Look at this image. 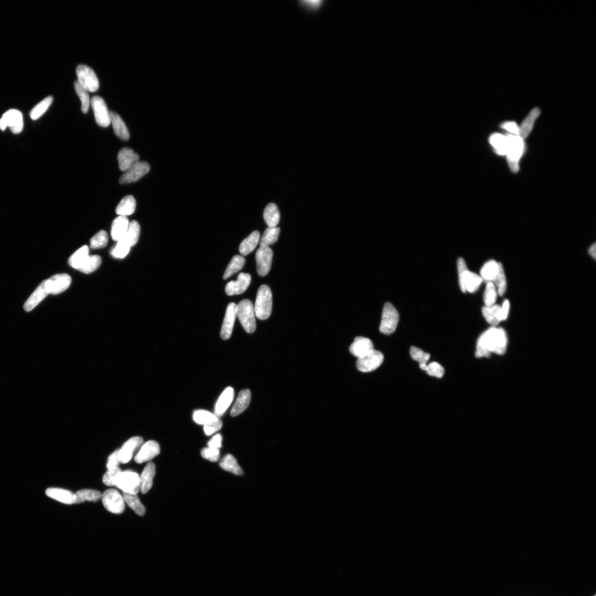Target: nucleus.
I'll use <instances>...</instances> for the list:
<instances>
[{
	"label": "nucleus",
	"instance_id": "nucleus-1",
	"mask_svg": "<svg viewBox=\"0 0 596 596\" xmlns=\"http://www.w3.org/2000/svg\"><path fill=\"white\" fill-rule=\"evenodd\" d=\"M508 338L502 328L492 326L481 334L476 344L477 358L488 357L491 354L503 355L506 353Z\"/></svg>",
	"mask_w": 596,
	"mask_h": 596
},
{
	"label": "nucleus",
	"instance_id": "nucleus-2",
	"mask_svg": "<svg viewBox=\"0 0 596 596\" xmlns=\"http://www.w3.org/2000/svg\"><path fill=\"white\" fill-rule=\"evenodd\" d=\"M457 269L460 288L463 293H473L478 290L483 282L480 276L469 271L465 260L460 258L457 260Z\"/></svg>",
	"mask_w": 596,
	"mask_h": 596
},
{
	"label": "nucleus",
	"instance_id": "nucleus-3",
	"mask_svg": "<svg viewBox=\"0 0 596 596\" xmlns=\"http://www.w3.org/2000/svg\"><path fill=\"white\" fill-rule=\"evenodd\" d=\"M255 315L259 319H268L272 310V293L270 288L266 285L261 286L258 290L254 307Z\"/></svg>",
	"mask_w": 596,
	"mask_h": 596
},
{
	"label": "nucleus",
	"instance_id": "nucleus-4",
	"mask_svg": "<svg viewBox=\"0 0 596 596\" xmlns=\"http://www.w3.org/2000/svg\"><path fill=\"white\" fill-rule=\"evenodd\" d=\"M236 316L247 333H252L256 330L254 306L250 300L244 299L237 305Z\"/></svg>",
	"mask_w": 596,
	"mask_h": 596
},
{
	"label": "nucleus",
	"instance_id": "nucleus-5",
	"mask_svg": "<svg viewBox=\"0 0 596 596\" xmlns=\"http://www.w3.org/2000/svg\"><path fill=\"white\" fill-rule=\"evenodd\" d=\"M507 141L508 160L510 169L514 173L519 170V161L524 151L523 140L518 135L508 134L506 137Z\"/></svg>",
	"mask_w": 596,
	"mask_h": 596
},
{
	"label": "nucleus",
	"instance_id": "nucleus-6",
	"mask_svg": "<svg viewBox=\"0 0 596 596\" xmlns=\"http://www.w3.org/2000/svg\"><path fill=\"white\" fill-rule=\"evenodd\" d=\"M115 486L124 492L137 494L140 491V476L132 470L124 471L117 476Z\"/></svg>",
	"mask_w": 596,
	"mask_h": 596
},
{
	"label": "nucleus",
	"instance_id": "nucleus-7",
	"mask_svg": "<svg viewBox=\"0 0 596 596\" xmlns=\"http://www.w3.org/2000/svg\"><path fill=\"white\" fill-rule=\"evenodd\" d=\"M399 321V314L393 305L389 302L384 306L381 323L379 330L380 332L391 334L395 332Z\"/></svg>",
	"mask_w": 596,
	"mask_h": 596
},
{
	"label": "nucleus",
	"instance_id": "nucleus-8",
	"mask_svg": "<svg viewBox=\"0 0 596 596\" xmlns=\"http://www.w3.org/2000/svg\"><path fill=\"white\" fill-rule=\"evenodd\" d=\"M77 81L88 92L95 93L99 89L100 83L95 71L88 66L79 65L76 67Z\"/></svg>",
	"mask_w": 596,
	"mask_h": 596
},
{
	"label": "nucleus",
	"instance_id": "nucleus-9",
	"mask_svg": "<svg viewBox=\"0 0 596 596\" xmlns=\"http://www.w3.org/2000/svg\"><path fill=\"white\" fill-rule=\"evenodd\" d=\"M101 498L105 507L109 512L115 514H121L124 512L125 501L117 490H107L102 494Z\"/></svg>",
	"mask_w": 596,
	"mask_h": 596
},
{
	"label": "nucleus",
	"instance_id": "nucleus-10",
	"mask_svg": "<svg viewBox=\"0 0 596 596\" xmlns=\"http://www.w3.org/2000/svg\"><path fill=\"white\" fill-rule=\"evenodd\" d=\"M24 119L22 113L17 110H10L5 113L0 119V128L4 130L8 127L14 134L20 133L24 128Z\"/></svg>",
	"mask_w": 596,
	"mask_h": 596
},
{
	"label": "nucleus",
	"instance_id": "nucleus-11",
	"mask_svg": "<svg viewBox=\"0 0 596 596\" xmlns=\"http://www.w3.org/2000/svg\"><path fill=\"white\" fill-rule=\"evenodd\" d=\"M94 112L96 123L102 127H109L111 123L110 112L108 109L105 101L98 96H95L91 100Z\"/></svg>",
	"mask_w": 596,
	"mask_h": 596
},
{
	"label": "nucleus",
	"instance_id": "nucleus-12",
	"mask_svg": "<svg viewBox=\"0 0 596 596\" xmlns=\"http://www.w3.org/2000/svg\"><path fill=\"white\" fill-rule=\"evenodd\" d=\"M71 278L67 274H58L45 280V288L48 294L58 295L69 288Z\"/></svg>",
	"mask_w": 596,
	"mask_h": 596
},
{
	"label": "nucleus",
	"instance_id": "nucleus-13",
	"mask_svg": "<svg viewBox=\"0 0 596 596\" xmlns=\"http://www.w3.org/2000/svg\"><path fill=\"white\" fill-rule=\"evenodd\" d=\"M143 444L144 440L141 437L136 436L129 439L119 450L118 458L119 462L122 464L128 463L132 459L134 454L139 451Z\"/></svg>",
	"mask_w": 596,
	"mask_h": 596
},
{
	"label": "nucleus",
	"instance_id": "nucleus-14",
	"mask_svg": "<svg viewBox=\"0 0 596 596\" xmlns=\"http://www.w3.org/2000/svg\"><path fill=\"white\" fill-rule=\"evenodd\" d=\"M383 361V355L380 351L374 350L371 354L358 359L356 366L360 372H371L377 370Z\"/></svg>",
	"mask_w": 596,
	"mask_h": 596
},
{
	"label": "nucleus",
	"instance_id": "nucleus-15",
	"mask_svg": "<svg viewBox=\"0 0 596 596\" xmlns=\"http://www.w3.org/2000/svg\"><path fill=\"white\" fill-rule=\"evenodd\" d=\"M150 169V166L148 163L145 161H139L125 172L119 180V182L122 184L135 183L148 173Z\"/></svg>",
	"mask_w": 596,
	"mask_h": 596
},
{
	"label": "nucleus",
	"instance_id": "nucleus-16",
	"mask_svg": "<svg viewBox=\"0 0 596 596\" xmlns=\"http://www.w3.org/2000/svg\"><path fill=\"white\" fill-rule=\"evenodd\" d=\"M274 253L270 247H261L256 253L257 271L259 275L264 277L269 273L271 268Z\"/></svg>",
	"mask_w": 596,
	"mask_h": 596
},
{
	"label": "nucleus",
	"instance_id": "nucleus-17",
	"mask_svg": "<svg viewBox=\"0 0 596 596\" xmlns=\"http://www.w3.org/2000/svg\"><path fill=\"white\" fill-rule=\"evenodd\" d=\"M160 453V447L158 443L155 441H148L142 446L135 456L134 461L138 464L149 462Z\"/></svg>",
	"mask_w": 596,
	"mask_h": 596
},
{
	"label": "nucleus",
	"instance_id": "nucleus-18",
	"mask_svg": "<svg viewBox=\"0 0 596 596\" xmlns=\"http://www.w3.org/2000/svg\"><path fill=\"white\" fill-rule=\"evenodd\" d=\"M251 276L248 274L240 273L237 276V281H232L227 284L225 292L228 296H235L245 292L250 285Z\"/></svg>",
	"mask_w": 596,
	"mask_h": 596
},
{
	"label": "nucleus",
	"instance_id": "nucleus-19",
	"mask_svg": "<svg viewBox=\"0 0 596 596\" xmlns=\"http://www.w3.org/2000/svg\"><path fill=\"white\" fill-rule=\"evenodd\" d=\"M237 314V305L230 303L227 307L226 314L220 332V336L223 339L230 338L233 330Z\"/></svg>",
	"mask_w": 596,
	"mask_h": 596
},
{
	"label": "nucleus",
	"instance_id": "nucleus-20",
	"mask_svg": "<svg viewBox=\"0 0 596 596\" xmlns=\"http://www.w3.org/2000/svg\"><path fill=\"white\" fill-rule=\"evenodd\" d=\"M374 350L372 340L361 336L356 337L350 348L351 354L358 358V359L371 354Z\"/></svg>",
	"mask_w": 596,
	"mask_h": 596
},
{
	"label": "nucleus",
	"instance_id": "nucleus-21",
	"mask_svg": "<svg viewBox=\"0 0 596 596\" xmlns=\"http://www.w3.org/2000/svg\"><path fill=\"white\" fill-rule=\"evenodd\" d=\"M119 168L126 172L139 161V156L132 149L124 147L119 151L118 155Z\"/></svg>",
	"mask_w": 596,
	"mask_h": 596
},
{
	"label": "nucleus",
	"instance_id": "nucleus-22",
	"mask_svg": "<svg viewBox=\"0 0 596 596\" xmlns=\"http://www.w3.org/2000/svg\"><path fill=\"white\" fill-rule=\"evenodd\" d=\"M234 391L232 387L226 388L219 397L215 406L214 415L218 418L222 416L233 401Z\"/></svg>",
	"mask_w": 596,
	"mask_h": 596
},
{
	"label": "nucleus",
	"instance_id": "nucleus-23",
	"mask_svg": "<svg viewBox=\"0 0 596 596\" xmlns=\"http://www.w3.org/2000/svg\"><path fill=\"white\" fill-rule=\"evenodd\" d=\"M155 474V464L152 462L147 463L140 476V490L143 494L151 489Z\"/></svg>",
	"mask_w": 596,
	"mask_h": 596
},
{
	"label": "nucleus",
	"instance_id": "nucleus-24",
	"mask_svg": "<svg viewBox=\"0 0 596 596\" xmlns=\"http://www.w3.org/2000/svg\"><path fill=\"white\" fill-rule=\"evenodd\" d=\"M45 493L48 497L64 504H72L75 502V493L61 488H49Z\"/></svg>",
	"mask_w": 596,
	"mask_h": 596
},
{
	"label": "nucleus",
	"instance_id": "nucleus-25",
	"mask_svg": "<svg viewBox=\"0 0 596 596\" xmlns=\"http://www.w3.org/2000/svg\"><path fill=\"white\" fill-rule=\"evenodd\" d=\"M251 394L250 390L244 389L240 391L235 404L231 410V416L235 417L239 415L247 409L250 403Z\"/></svg>",
	"mask_w": 596,
	"mask_h": 596
},
{
	"label": "nucleus",
	"instance_id": "nucleus-26",
	"mask_svg": "<svg viewBox=\"0 0 596 596\" xmlns=\"http://www.w3.org/2000/svg\"><path fill=\"white\" fill-rule=\"evenodd\" d=\"M48 293L45 290V281L42 282L31 295L24 304V309L27 312L32 311L34 308L47 297Z\"/></svg>",
	"mask_w": 596,
	"mask_h": 596
},
{
	"label": "nucleus",
	"instance_id": "nucleus-27",
	"mask_svg": "<svg viewBox=\"0 0 596 596\" xmlns=\"http://www.w3.org/2000/svg\"><path fill=\"white\" fill-rule=\"evenodd\" d=\"M129 224V219L127 217L119 216L116 218L112 225V239L116 241L120 240L126 235Z\"/></svg>",
	"mask_w": 596,
	"mask_h": 596
},
{
	"label": "nucleus",
	"instance_id": "nucleus-28",
	"mask_svg": "<svg viewBox=\"0 0 596 596\" xmlns=\"http://www.w3.org/2000/svg\"><path fill=\"white\" fill-rule=\"evenodd\" d=\"M110 118L111 123L117 137L124 141L128 140L130 137L129 130L121 117L116 112L111 111Z\"/></svg>",
	"mask_w": 596,
	"mask_h": 596
},
{
	"label": "nucleus",
	"instance_id": "nucleus-29",
	"mask_svg": "<svg viewBox=\"0 0 596 596\" xmlns=\"http://www.w3.org/2000/svg\"><path fill=\"white\" fill-rule=\"evenodd\" d=\"M264 218L270 228H277L280 220V212L276 204L270 203L264 210Z\"/></svg>",
	"mask_w": 596,
	"mask_h": 596
},
{
	"label": "nucleus",
	"instance_id": "nucleus-30",
	"mask_svg": "<svg viewBox=\"0 0 596 596\" xmlns=\"http://www.w3.org/2000/svg\"><path fill=\"white\" fill-rule=\"evenodd\" d=\"M541 111L538 108L533 109L529 115L525 119V120L521 125V127L519 128V132L518 135L522 140H524L527 136L530 134L533 128V125L537 119L540 115Z\"/></svg>",
	"mask_w": 596,
	"mask_h": 596
},
{
	"label": "nucleus",
	"instance_id": "nucleus-31",
	"mask_svg": "<svg viewBox=\"0 0 596 596\" xmlns=\"http://www.w3.org/2000/svg\"><path fill=\"white\" fill-rule=\"evenodd\" d=\"M136 201L133 196L129 195L122 199L116 208V213L119 216L127 217L133 214L136 209Z\"/></svg>",
	"mask_w": 596,
	"mask_h": 596
},
{
	"label": "nucleus",
	"instance_id": "nucleus-32",
	"mask_svg": "<svg viewBox=\"0 0 596 596\" xmlns=\"http://www.w3.org/2000/svg\"><path fill=\"white\" fill-rule=\"evenodd\" d=\"M260 239V233L259 231H254L247 237L243 240L239 246V251L242 256L252 252L258 245Z\"/></svg>",
	"mask_w": 596,
	"mask_h": 596
},
{
	"label": "nucleus",
	"instance_id": "nucleus-33",
	"mask_svg": "<svg viewBox=\"0 0 596 596\" xmlns=\"http://www.w3.org/2000/svg\"><path fill=\"white\" fill-rule=\"evenodd\" d=\"M500 264L494 260L487 261L480 271L482 279L487 282H492L498 274Z\"/></svg>",
	"mask_w": 596,
	"mask_h": 596
},
{
	"label": "nucleus",
	"instance_id": "nucleus-34",
	"mask_svg": "<svg viewBox=\"0 0 596 596\" xmlns=\"http://www.w3.org/2000/svg\"><path fill=\"white\" fill-rule=\"evenodd\" d=\"M501 306L494 304L491 306H484L482 309V315L486 321L492 326H497L501 322L499 319V310Z\"/></svg>",
	"mask_w": 596,
	"mask_h": 596
},
{
	"label": "nucleus",
	"instance_id": "nucleus-35",
	"mask_svg": "<svg viewBox=\"0 0 596 596\" xmlns=\"http://www.w3.org/2000/svg\"><path fill=\"white\" fill-rule=\"evenodd\" d=\"M123 497L125 502L138 515L143 516L146 513L144 505L141 503L137 494L123 492Z\"/></svg>",
	"mask_w": 596,
	"mask_h": 596
},
{
	"label": "nucleus",
	"instance_id": "nucleus-36",
	"mask_svg": "<svg viewBox=\"0 0 596 596\" xmlns=\"http://www.w3.org/2000/svg\"><path fill=\"white\" fill-rule=\"evenodd\" d=\"M220 467L224 470L237 475H243L241 468L238 464L236 459L231 455L225 456L220 462Z\"/></svg>",
	"mask_w": 596,
	"mask_h": 596
},
{
	"label": "nucleus",
	"instance_id": "nucleus-37",
	"mask_svg": "<svg viewBox=\"0 0 596 596\" xmlns=\"http://www.w3.org/2000/svg\"><path fill=\"white\" fill-rule=\"evenodd\" d=\"M76 499L75 503H80L84 501L98 502L102 497L101 492L90 489H83L79 490L75 493Z\"/></svg>",
	"mask_w": 596,
	"mask_h": 596
},
{
	"label": "nucleus",
	"instance_id": "nucleus-38",
	"mask_svg": "<svg viewBox=\"0 0 596 596\" xmlns=\"http://www.w3.org/2000/svg\"><path fill=\"white\" fill-rule=\"evenodd\" d=\"M102 263V259L98 255H89L79 268L78 271L89 274L98 270Z\"/></svg>",
	"mask_w": 596,
	"mask_h": 596
},
{
	"label": "nucleus",
	"instance_id": "nucleus-39",
	"mask_svg": "<svg viewBox=\"0 0 596 596\" xmlns=\"http://www.w3.org/2000/svg\"><path fill=\"white\" fill-rule=\"evenodd\" d=\"M89 255V247L83 246L71 255L69 259V264L72 268L78 270Z\"/></svg>",
	"mask_w": 596,
	"mask_h": 596
},
{
	"label": "nucleus",
	"instance_id": "nucleus-40",
	"mask_svg": "<svg viewBox=\"0 0 596 596\" xmlns=\"http://www.w3.org/2000/svg\"><path fill=\"white\" fill-rule=\"evenodd\" d=\"M245 264V259L243 257L235 255L230 261L228 268H227L225 274L223 276V279H228L229 277L233 276L237 273V272L240 271Z\"/></svg>",
	"mask_w": 596,
	"mask_h": 596
},
{
	"label": "nucleus",
	"instance_id": "nucleus-41",
	"mask_svg": "<svg viewBox=\"0 0 596 596\" xmlns=\"http://www.w3.org/2000/svg\"><path fill=\"white\" fill-rule=\"evenodd\" d=\"M281 229L280 228H267L260 241V247H269L277 241L279 237Z\"/></svg>",
	"mask_w": 596,
	"mask_h": 596
},
{
	"label": "nucleus",
	"instance_id": "nucleus-42",
	"mask_svg": "<svg viewBox=\"0 0 596 596\" xmlns=\"http://www.w3.org/2000/svg\"><path fill=\"white\" fill-rule=\"evenodd\" d=\"M140 233V225L138 221L133 220L130 223L126 234L123 238L130 244L131 247L134 246L139 240Z\"/></svg>",
	"mask_w": 596,
	"mask_h": 596
},
{
	"label": "nucleus",
	"instance_id": "nucleus-43",
	"mask_svg": "<svg viewBox=\"0 0 596 596\" xmlns=\"http://www.w3.org/2000/svg\"><path fill=\"white\" fill-rule=\"evenodd\" d=\"M193 418L197 423L203 425L211 423L219 419L212 412L204 410H196L193 415Z\"/></svg>",
	"mask_w": 596,
	"mask_h": 596
},
{
	"label": "nucleus",
	"instance_id": "nucleus-44",
	"mask_svg": "<svg viewBox=\"0 0 596 596\" xmlns=\"http://www.w3.org/2000/svg\"><path fill=\"white\" fill-rule=\"evenodd\" d=\"M53 101L52 96H49L45 98L33 108L30 113L31 118L33 120H36L41 117L49 109Z\"/></svg>",
	"mask_w": 596,
	"mask_h": 596
},
{
	"label": "nucleus",
	"instance_id": "nucleus-45",
	"mask_svg": "<svg viewBox=\"0 0 596 596\" xmlns=\"http://www.w3.org/2000/svg\"><path fill=\"white\" fill-rule=\"evenodd\" d=\"M410 355L414 361L419 363V368L422 370L425 371L428 367L427 363L430 360V355L425 353L421 349L412 346L410 349Z\"/></svg>",
	"mask_w": 596,
	"mask_h": 596
},
{
	"label": "nucleus",
	"instance_id": "nucleus-46",
	"mask_svg": "<svg viewBox=\"0 0 596 596\" xmlns=\"http://www.w3.org/2000/svg\"><path fill=\"white\" fill-rule=\"evenodd\" d=\"M490 143L494 146L496 152L499 155H505L507 153V141L506 137L499 134H495L490 138Z\"/></svg>",
	"mask_w": 596,
	"mask_h": 596
},
{
	"label": "nucleus",
	"instance_id": "nucleus-47",
	"mask_svg": "<svg viewBox=\"0 0 596 596\" xmlns=\"http://www.w3.org/2000/svg\"><path fill=\"white\" fill-rule=\"evenodd\" d=\"M74 88L76 94L81 101L82 112L83 113H87L89 109L91 102L88 92L86 89H84L82 86H81V84H79L77 81H76L74 82Z\"/></svg>",
	"mask_w": 596,
	"mask_h": 596
},
{
	"label": "nucleus",
	"instance_id": "nucleus-48",
	"mask_svg": "<svg viewBox=\"0 0 596 596\" xmlns=\"http://www.w3.org/2000/svg\"><path fill=\"white\" fill-rule=\"evenodd\" d=\"M117 242L116 246L112 249L111 254L115 258L123 259L128 254L131 246L124 238Z\"/></svg>",
	"mask_w": 596,
	"mask_h": 596
},
{
	"label": "nucleus",
	"instance_id": "nucleus-49",
	"mask_svg": "<svg viewBox=\"0 0 596 596\" xmlns=\"http://www.w3.org/2000/svg\"><path fill=\"white\" fill-rule=\"evenodd\" d=\"M497 293L494 283L487 282L484 294V302L485 306H491L495 304Z\"/></svg>",
	"mask_w": 596,
	"mask_h": 596
},
{
	"label": "nucleus",
	"instance_id": "nucleus-50",
	"mask_svg": "<svg viewBox=\"0 0 596 596\" xmlns=\"http://www.w3.org/2000/svg\"><path fill=\"white\" fill-rule=\"evenodd\" d=\"M493 282H495L494 285L496 288L498 294L499 296H502L506 291L507 281L501 264L499 266L498 274Z\"/></svg>",
	"mask_w": 596,
	"mask_h": 596
},
{
	"label": "nucleus",
	"instance_id": "nucleus-51",
	"mask_svg": "<svg viewBox=\"0 0 596 596\" xmlns=\"http://www.w3.org/2000/svg\"><path fill=\"white\" fill-rule=\"evenodd\" d=\"M109 241V236L105 230H101L90 241V247L93 249L104 248Z\"/></svg>",
	"mask_w": 596,
	"mask_h": 596
},
{
	"label": "nucleus",
	"instance_id": "nucleus-52",
	"mask_svg": "<svg viewBox=\"0 0 596 596\" xmlns=\"http://www.w3.org/2000/svg\"><path fill=\"white\" fill-rule=\"evenodd\" d=\"M425 372L431 377L441 378L444 376L445 369L439 363L433 362L428 365Z\"/></svg>",
	"mask_w": 596,
	"mask_h": 596
},
{
	"label": "nucleus",
	"instance_id": "nucleus-53",
	"mask_svg": "<svg viewBox=\"0 0 596 596\" xmlns=\"http://www.w3.org/2000/svg\"><path fill=\"white\" fill-rule=\"evenodd\" d=\"M203 458L213 462H217L220 457V450L211 447L204 448L201 451Z\"/></svg>",
	"mask_w": 596,
	"mask_h": 596
},
{
	"label": "nucleus",
	"instance_id": "nucleus-54",
	"mask_svg": "<svg viewBox=\"0 0 596 596\" xmlns=\"http://www.w3.org/2000/svg\"><path fill=\"white\" fill-rule=\"evenodd\" d=\"M122 471L119 467L108 470L103 477L104 483L109 486H115V481L118 475Z\"/></svg>",
	"mask_w": 596,
	"mask_h": 596
},
{
	"label": "nucleus",
	"instance_id": "nucleus-55",
	"mask_svg": "<svg viewBox=\"0 0 596 596\" xmlns=\"http://www.w3.org/2000/svg\"><path fill=\"white\" fill-rule=\"evenodd\" d=\"M223 427V422L220 419L217 421L204 425V431L207 436H211L218 432Z\"/></svg>",
	"mask_w": 596,
	"mask_h": 596
},
{
	"label": "nucleus",
	"instance_id": "nucleus-56",
	"mask_svg": "<svg viewBox=\"0 0 596 596\" xmlns=\"http://www.w3.org/2000/svg\"><path fill=\"white\" fill-rule=\"evenodd\" d=\"M118 451L119 450H117L115 452H113L112 455L110 456L109 459H108V462L107 464V468L108 470L118 468L119 464H120L118 458Z\"/></svg>",
	"mask_w": 596,
	"mask_h": 596
},
{
	"label": "nucleus",
	"instance_id": "nucleus-57",
	"mask_svg": "<svg viewBox=\"0 0 596 596\" xmlns=\"http://www.w3.org/2000/svg\"><path fill=\"white\" fill-rule=\"evenodd\" d=\"M510 309V303L508 300H504L502 306H501L500 310H499V319L501 322L507 319L509 314Z\"/></svg>",
	"mask_w": 596,
	"mask_h": 596
},
{
	"label": "nucleus",
	"instance_id": "nucleus-58",
	"mask_svg": "<svg viewBox=\"0 0 596 596\" xmlns=\"http://www.w3.org/2000/svg\"><path fill=\"white\" fill-rule=\"evenodd\" d=\"M223 437L220 434L215 435L213 438L208 443V447L217 448L219 449L222 446L221 443H222Z\"/></svg>",
	"mask_w": 596,
	"mask_h": 596
},
{
	"label": "nucleus",
	"instance_id": "nucleus-59",
	"mask_svg": "<svg viewBox=\"0 0 596 596\" xmlns=\"http://www.w3.org/2000/svg\"><path fill=\"white\" fill-rule=\"evenodd\" d=\"M501 127L508 130L510 133L514 134L515 135H518L519 132V128L514 122H506L502 124Z\"/></svg>",
	"mask_w": 596,
	"mask_h": 596
},
{
	"label": "nucleus",
	"instance_id": "nucleus-60",
	"mask_svg": "<svg viewBox=\"0 0 596 596\" xmlns=\"http://www.w3.org/2000/svg\"><path fill=\"white\" fill-rule=\"evenodd\" d=\"M321 2V1H316V0H315V1H303V2H302V3L305 4L306 5H308V7H312V8L317 7L318 6H319L320 5Z\"/></svg>",
	"mask_w": 596,
	"mask_h": 596
},
{
	"label": "nucleus",
	"instance_id": "nucleus-61",
	"mask_svg": "<svg viewBox=\"0 0 596 596\" xmlns=\"http://www.w3.org/2000/svg\"><path fill=\"white\" fill-rule=\"evenodd\" d=\"M588 252H589V253L590 254V255H591V257H592V258L594 259H595V257H596V246H595V243H593V245H592L591 247H589V249H588Z\"/></svg>",
	"mask_w": 596,
	"mask_h": 596
},
{
	"label": "nucleus",
	"instance_id": "nucleus-62",
	"mask_svg": "<svg viewBox=\"0 0 596 596\" xmlns=\"http://www.w3.org/2000/svg\"><path fill=\"white\" fill-rule=\"evenodd\" d=\"M594 596H595V595H594Z\"/></svg>",
	"mask_w": 596,
	"mask_h": 596
}]
</instances>
